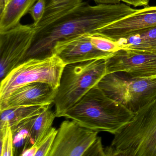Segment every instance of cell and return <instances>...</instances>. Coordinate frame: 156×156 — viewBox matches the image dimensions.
<instances>
[{
  "label": "cell",
  "mask_w": 156,
  "mask_h": 156,
  "mask_svg": "<svg viewBox=\"0 0 156 156\" xmlns=\"http://www.w3.org/2000/svg\"><path fill=\"white\" fill-rule=\"evenodd\" d=\"M136 10L124 3L91 6L83 2L63 17L36 32L24 61L51 56L57 42L83 34L98 32Z\"/></svg>",
  "instance_id": "6da1fadb"
},
{
  "label": "cell",
  "mask_w": 156,
  "mask_h": 156,
  "mask_svg": "<svg viewBox=\"0 0 156 156\" xmlns=\"http://www.w3.org/2000/svg\"><path fill=\"white\" fill-rule=\"evenodd\" d=\"M134 115L96 85L62 117L90 130L115 135L131 120Z\"/></svg>",
  "instance_id": "7a4b0ae2"
},
{
  "label": "cell",
  "mask_w": 156,
  "mask_h": 156,
  "mask_svg": "<svg viewBox=\"0 0 156 156\" xmlns=\"http://www.w3.org/2000/svg\"><path fill=\"white\" fill-rule=\"evenodd\" d=\"M105 151L106 156H156V98L134 114Z\"/></svg>",
  "instance_id": "3957f363"
},
{
  "label": "cell",
  "mask_w": 156,
  "mask_h": 156,
  "mask_svg": "<svg viewBox=\"0 0 156 156\" xmlns=\"http://www.w3.org/2000/svg\"><path fill=\"white\" fill-rule=\"evenodd\" d=\"M107 73L106 59L66 65L54 103L56 117H62Z\"/></svg>",
  "instance_id": "277c9868"
},
{
  "label": "cell",
  "mask_w": 156,
  "mask_h": 156,
  "mask_svg": "<svg viewBox=\"0 0 156 156\" xmlns=\"http://www.w3.org/2000/svg\"><path fill=\"white\" fill-rule=\"evenodd\" d=\"M97 85L134 114L156 98V77L139 78L115 72L106 74Z\"/></svg>",
  "instance_id": "5b68a950"
},
{
  "label": "cell",
  "mask_w": 156,
  "mask_h": 156,
  "mask_svg": "<svg viewBox=\"0 0 156 156\" xmlns=\"http://www.w3.org/2000/svg\"><path fill=\"white\" fill-rule=\"evenodd\" d=\"M66 64L56 55L46 58L28 59L12 70L1 81L0 100L28 84L44 83L58 89Z\"/></svg>",
  "instance_id": "8992f818"
},
{
  "label": "cell",
  "mask_w": 156,
  "mask_h": 156,
  "mask_svg": "<svg viewBox=\"0 0 156 156\" xmlns=\"http://www.w3.org/2000/svg\"><path fill=\"white\" fill-rule=\"evenodd\" d=\"M36 31L33 24H20L0 32V78L24 62Z\"/></svg>",
  "instance_id": "52a82bcc"
},
{
  "label": "cell",
  "mask_w": 156,
  "mask_h": 156,
  "mask_svg": "<svg viewBox=\"0 0 156 156\" xmlns=\"http://www.w3.org/2000/svg\"><path fill=\"white\" fill-rule=\"evenodd\" d=\"M98 132L64 120L60 125L49 156H84L98 137Z\"/></svg>",
  "instance_id": "ba28073f"
},
{
  "label": "cell",
  "mask_w": 156,
  "mask_h": 156,
  "mask_svg": "<svg viewBox=\"0 0 156 156\" xmlns=\"http://www.w3.org/2000/svg\"><path fill=\"white\" fill-rule=\"evenodd\" d=\"M106 62L107 74L120 72L135 77H156V54L120 48Z\"/></svg>",
  "instance_id": "9c48e42d"
},
{
  "label": "cell",
  "mask_w": 156,
  "mask_h": 156,
  "mask_svg": "<svg viewBox=\"0 0 156 156\" xmlns=\"http://www.w3.org/2000/svg\"><path fill=\"white\" fill-rule=\"evenodd\" d=\"M156 27V6H147L95 33L116 41Z\"/></svg>",
  "instance_id": "30bf717a"
},
{
  "label": "cell",
  "mask_w": 156,
  "mask_h": 156,
  "mask_svg": "<svg viewBox=\"0 0 156 156\" xmlns=\"http://www.w3.org/2000/svg\"><path fill=\"white\" fill-rule=\"evenodd\" d=\"M113 53L96 48L90 41L89 34H83L57 42L54 54L59 56L66 65L98 59H106Z\"/></svg>",
  "instance_id": "8fae6325"
},
{
  "label": "cell",
  "mask_w": 156,
  "mask_h": 156,
  "mask_svg": "<svg viewBox=\"0 0 156 156\" xmlns=\"http://www.w3.org/2000/svg\"><path fill=\"white\" fill-rule=\"evenodd\" d=\"M57 91L46 83L25 85L0 100V111L19 107L50 105L54 103Z\"/></svg>",
  "instance_id": "7c38bea8"
},
{
  "label": "cell",
  "mask_w": 156,
  "mask_h": 156,
  "mask_svg": "<svg viewBox=\"0 0 156 156\" xmlns=\"http://www.w3.org/2000/svg\"><path fill=\"white\" fill-rule=\"evenodd\" d=\"M38 0H10L0 12V32L20 24L22 18L29 12Z\"/></svg>",
  "instance_id": "4fadbf2b"
},
{
  "label": "cell",
  "mask_w": 156,
  "mask_h": 156,
  "mask_svg": "<svg viewBox=\"0 0 156 156\" xmlns=\"http://www.w3.org/2000/svg\"><path fill=\"white\" fill-rule=\"evenodd\" d=\"M45 12L40 23L35 27L36 32L49 26L78 7L83 0H45Z\"/></svg>",
  "instance_id": "5bb4252c"
},
{
  "label": "cell",
  "mask_w": 156,
  "mask_h": 156,
  "mask_svg": "<svg viewBox=\"0 0 156 156\" xmlns=\"http://www.w3.org/2000/svg\"><path fill=\"white\" fill-rule=\"evenodd\" d=\"M115 42L120 48L156 54V27Z\"/></svg>",
  "instance_id": "9a60e30c"
},
{
  "label": "cell",
  "mask_w": 156,
  "mask_h": 156,
  "mask_svg": "<svg viewBox=\"0 0 156 156\" xmlns=\"http://www.w3.org/2000/svg\"><path fill=\"white\" fill-rule=\"evenodd\" d=\"M49 106L19 107L0 111V129L16 126L28 119L39 115Z\"/></svg>",
  "instance_id": "2e32d148"
},
{
  "label": "cell",
  "mask_w": 156,
  "mask_h": 156,
  "mask_svg": "<svg viewBox=\"0 0 156 156\" xmlns=\"http://www.w3.org/2000/svg\"><path fill=\"white\" fill-rule=\"evenodd\" d=\"M50 106L35 118L31 131L30 147L34 145L37 148L42 139L52 127L56 116L55 112L51 110Z\"/></svg>",
  "instance_id": "e0dca14e"
},
{
  "label": "cell",
  "mask_w": 156,
  "mask_h": 156,
  "mask_svg": "<svg viewBox=\"0 0 156 156\" xmlns=\"http://www.w3.org/2000/svg\"><path fill=\"white\" fill-rule=\"evenodd\" d=\"M37 116L28 119L18 126L11 128L13 134L15 153L19 149L21 148L22 152L30 147L31 131L35 118Z\"/></svg>",
  "instance_id": "ac0fdd59"
},
{
  "label": "cell",
  "mask_w": 156,
  "mask_h": 156,
  "mask_svg": "<svg viewBox=\"0 0 156 156\" xmlns=\"http://www.w3.org/2000/svg\"><path fill=\"white\" fill-rule=\"evenodd\" d=\"M0 156H13L15 155L13 134L11 127L0 129Z\"/></svg>",
  "instance_id": "d6986e66"
},
{
  "label": "cell",
  "mask_w": 156,
  "mask_h": 156,
  "mask_svg": "<svg viewBox=\"0 0 156 156\" xmlns=\"http://www.w3.org/2000/svg\"><path fill=\"white\" fill-rule=\"evenodd\" d=\"M89 38L93 45L100 51L114 53L120 49L117 43L96 33L89 34Z\"/></svg>",
  "instance_id": "ffe728a7"
},
{
  "label": "cell",
  "mask_w": 156,
  "mask_h": 156,
  "mask_svg": "<svg viewBox=\"0 0 156 156\" xmlns=\"http://www.w3.org/2000/svg\"><path fill=\"white\" fill-rule=\"evenodd\" d=\"M58 130L52 127L48 133L42 139L37 146L35 156H49L57 134Z\"/></svg>",
  "instance_id": "44dd1931"
},
{
  "label": "cell",
  "mask_w": 156,
  "mask_h": 156,
  "mask_svg": "<svg viewBox=\"0 0 156 156\" xmlns=\"http://www.w3.org/2000/svg\"><path fill=\"white\" fill-rule=\"evenodd\" d=\"M46 3L45 0H38L36 3L30 9V13L34 20L33 25L35 28L43 18L45 12Z\"/></svg>",
  "instance_id": "7402d4cb"
},
{
  "label": "cell",
  "mask_w": 156,
  "mask_h": 156,
  "mask_svg": "<svg viewBox=\"0 0 156 156\" xmlns=\"http://www.w3.org/2000/svg\"><path fill=\"white\" fill-rule=\"evenodd\" d=\"M106 156L101 137L98 136L95 142L85 154L84 156Z\"/></svg>",
  "instance_id": "603a6c76"
},
{
  "label": "cell",
  "mask_w": 156,
  "mask_h": 156,
  "mask_svg": "<svg viewBox=\"0 0 156 156\" xmlns=\"http://www.w3.org/2000/svg\"><path fill=\"white\" fill-rule=\"evenodd\" d=\"M122 2L134 7H147L148 6L150 0H122Z\"/></svg>",
  "instance_id": "cb8c5ba5"
},
{
  "label": "cell",
  "mask_w": 156,
  "mask_h": 156,
  "mask_svg": "<svg viewBox=\"0 0 156 156\" xmlns=\"http://www.w3.org/2000/svg\"><path fill=\"white\" fill-rule=\"evenodd\" d=\"M98 4H115L120 3L122 0H93Z\"/></svg>",
  "instance_id": "d4e9b609"
},
{
  "label": "cell",
  "mask_w": 156,
  "mask_h": 156,
  "mask_svg": "<svg viewBox=\"0 0 156 156\" xmlns=\"http://www.w3.org/2000/svg\"><path fill=\"white\" fill-rule=\"evenodd\" d=\"M9 1L10 0H0V12L3 11Z\"/></svg>",
  "instance_id": "484cf974"
}]
</instances>
